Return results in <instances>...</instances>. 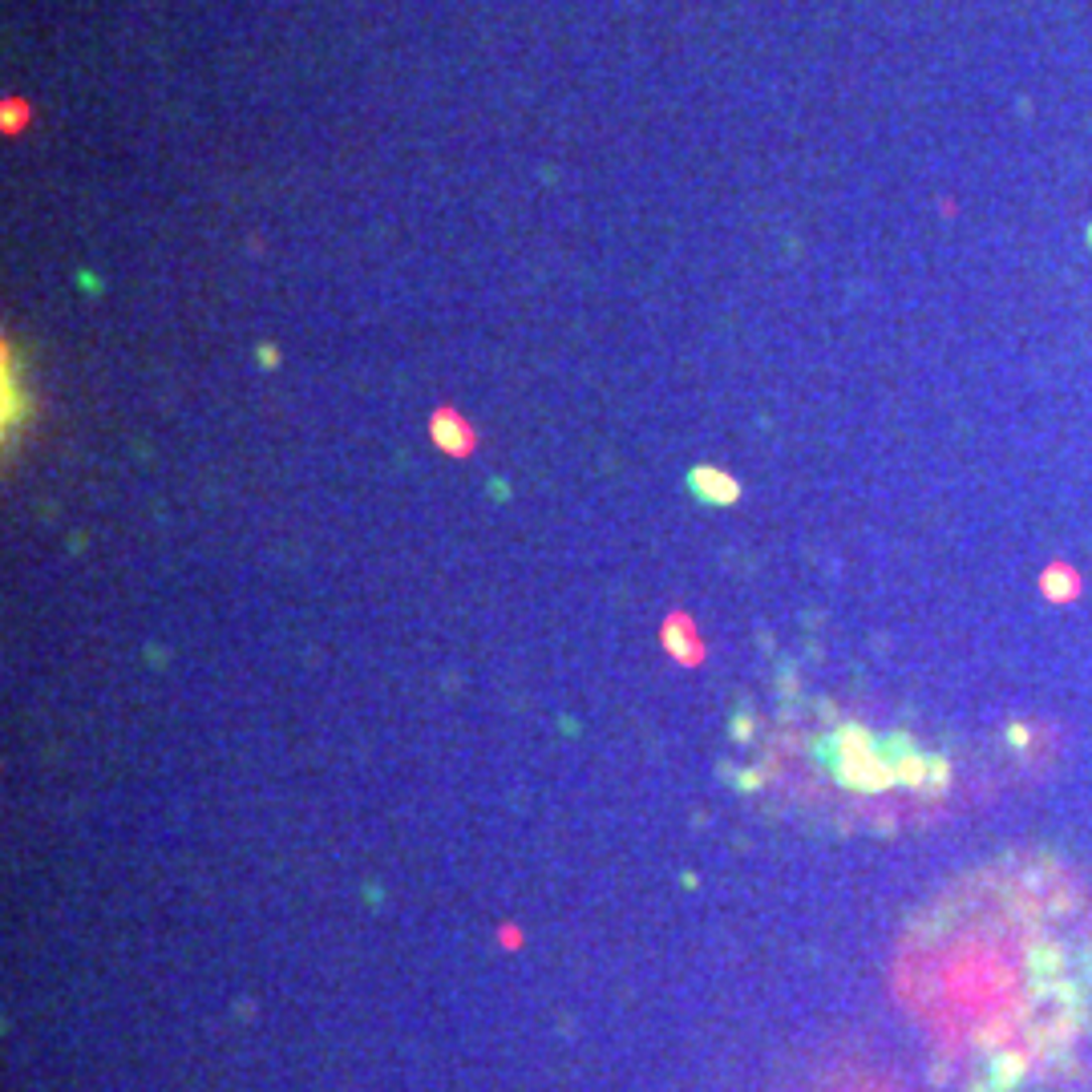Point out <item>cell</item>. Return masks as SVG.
<instances>
[{"mask_svg":"<svg viewBox=\"0 0 1092 1092\" xmlns=\"http://www.w3.org/2000/svg\"><path fill=\"white\" fill-rule=\"evenodd\" d=\"M1088 239H1092V223H1088Z\"/></svg>","mask_w":1092,"mask_h":1092,"instance_id":"277c9868","label":"cell"},{"mask_svg":"<svg viewBox=\"0 0 1092 1092\" xmlns=\"http://www.w3.org/2000/svg\"><path fill=\"white\" fill-rule=\"evenodd\" d=\"M692 486H696V494H704L708 502H732V498H736V482L724 477L720 469H708V465L692 473Z\"/></svg>","mask_w":1092,"mask_h":1092,"instance_id":"7a4b0ae2","label":"cell"},{"mask_svg":"<svg viewBox=\"0 0 1092 1092\" xmlns=\"http://www.w3.org/2000/svg\"><path fill=\"white\" fill-rule=\"evenodd\" d=\"M429 433L437 441V449L453 453V457H465L473 449V429L453 413V409H437L433 421H429Z\"/></svg>","mask_w":1092,"mask_h":1092,"instance_id":"6da1fadb","label":"cell"},{"mask_svg":"<svg viewBox=\"0 0 1092 1092\" xmlns=\"http://www.w3.org/2000/svg\"><path fill=\"white\" fill-rule=\"evenodd\" d=\"M29 126V102L21 98H5L0 102V130L5 134H21Z\"/></svg>","mask_w":1092,"mask_h":1092,"instance_id":"3957f363","label":"cell"}]
</instances>
